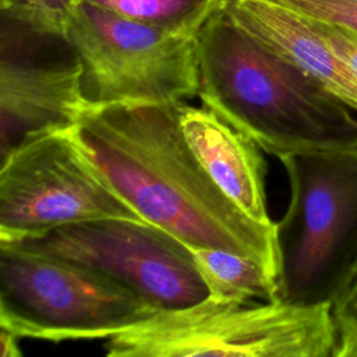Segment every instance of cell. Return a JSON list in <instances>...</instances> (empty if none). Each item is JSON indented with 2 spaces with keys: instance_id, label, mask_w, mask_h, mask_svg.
Listing matches in <instances>:
<instances>
[{
  "instance_id": "1",
  "label": "cell",
  "mask_w": 357,
  "mask_h": 357,
  "mask_svg": "<svg viewBox=\"0 0 357 357\" xmlns=\"http://www.w3.org/2000/svg\"><path fill=\"white\" fill-rule=\"evenodd\" d=\"M180 103L88 106L73 132L96 170L145 222L188 248L251 258L279 283L275 225L248 218L213 183L185 141Z\"/></svg>"
},
{
  "instance_id": "2",
  "label": "cell",
  "mask_w": 357,
  "mask_h": 357,
  "mask_svg": "<svg viewBox=\"0 0 357 357\" xmlns=\"http://www.w3.org/2000/svg\"><path fill=\"white\" fill-rule=\"evenodd\" d=\"M202 106L276 158L357 148L353 109L240 28L226 7L198 36Z\"/></svg>"
},
{
  "instance_id": "3",
  "label": "cell",
  "mask_w": 357,
  "mask_h": 357,
  "mask_svg": "<svg viewBox=\"0 0 357 357\" xmlns=\"http://www.w3.org/2000/svg\"><path fill=\"white\" fill-rule=\"evenodd\" d=\"M279 160L290 201L275 223L278 301L333 307L357 279V148Z\"/></svg>"
},
{
  "instance_id": "4",
  "label": "cell",
  "mask_w": 357,
  "mask_h": 357,
  "mask_svg": "<svg viewBox=\"0 0 357 357\" xmlns=\"http://www.w3.org/2000/svg\"><path fill=\"white\" fill-rule=\"evenodd\" d=\"M331 305L227 301L211 296L158 310L103 343L107 357H335Z\"/></svg>"
},
{
  "instance_id": "5",
  "label": "cell",
  "mask_w": 357,
  "mask_h": 357,
  "mask_svg": "<svg viewBox=\"0 0 357 357\" xmlns=\"http://www.w3.org/2000/svg\"><path fill=\"white\" fill-rule=\"evenodd\" d=\"M155 311L96 271L0 244V328L21 339L106 340Z\"/></svg>"
},
{
  "instance_id": "6",
  "label": "cell",
  "mask_w": 357,
  "mask_h": 357,
  "mask_svg": "<svg viewBox=\"0 0 357 357\" xmlns=\"http://www.w3.org/2000/svg\"><path fill=\"white\" fill-rule=\"evenodd\" d=\"M199 31L134 21L81 1L66 39L82 64L88 106L178 103L198 96Z\"/></svg>"
},
{
  "instance_id": "7",
  "label": "cell",
  "mask_w": 357,
  "mask_h": 357,
  "mask_svg": "<svg viewBox=\"0 0 357 357\" xmlns=\"http://www.w3.org/2000/svg\"><path fill=\"white\" fill-rule=\"evenodd\" d=\"M96 219L145 222L86 158L73 128L35 137L0 160V243Z\"/></svg>"
},
{
  "instance_id": "8",
  "label": "cell",
  "mask_w": 357,
  "mask_h": 357,
  "mask_svg": "<svg viewBox=\"0 0 357 357\" xmlns=\"http://www.w3.org/2000/svg\"><path fill=\"white\" fill-rule=\"evenodd\" d=\"M0 244L96 271L138 294L156 311L187 307L208 297L191 250L146 222L86 220Z\"/></svg>"
},
{
  "instance_id": "9",
  "label": "cell",
  "mask_w": 357,
  "mask_h": 357,
  "mask_svg": "<svg viewBox=\"0 0 357 357\" xmlns=\"http://www.w3.org/2000/svg\"><path fill=\"white\" fill-rule=\"evenodd\" d=\"M86 107L70 42L1 15L0 160L35 137L73 128Z\"/></svg>"
},
{
  "instance_id": "10",
  "label": "cell",
  "mask_w": 357,
  "mask_h": 357,
  "mask_svg": "<svg viewBox=\"0 0 357 357\" xmlns=\"http://www.w3.org/2000/svg\"><path fill=\"white\" fill-rule=\"evenodd\" d=\"M180 126L197 160L222 192L252 220L272 226L266 162L259 145L205 106L180 103Z\"/></svg>"
},
{
  "instance_id": "11",
  "label": "cell",
  "mask_w": 357,
  "mask_h": 357,
  "mask_svg": "<svg viewBox=\"0 0 357 357\" xmlns=\"http://www.w3.org/2000/svg\"><path fill=\"white\" fill-rule=\"evenodd\" d=\"M226 10L240 28L357 112V75L329 47L314 20L273 0H229Z\"/></svg>"
},
{
  "instance_id": "12",
  "label": "cell",
  "mask_w": 357,
  "mask_h": 357,
  "mask_svg": "<svg viewBox=\"0 0 357 357\" xmlns=\"http://www.w3.org/2000/svg\"><path fill=\"white\" fill-rule=\"evenodd\" d=\"M208 296L227 301H278V280L257 261L212 248H190Z\"/></svg>"
},
{
  "instance_id": "13",
  "label": "cell",
  "mask_w": 357,
  "mask_h": 357,
  "mask_svg": "<svg viewBox=\"0 0 357 357\" xmlns=\"http://www.w3.org/2000/svg\"><path fill=\"white\" fill-rule=\"evenodd\" d=\"M126 18L176 31H201L229 0H84Z\"/></svg>"
},
{
  "instance_id": "14",
  "label": "cell",
  "mask_w": 357,
  "mask_h": 357,
  "mask_svg": "<svg viewBox=\"0 0 357 357\" xmlns=\"http://www.w3.org/2000/svg\"><path fill=\"white\" fill-rule=\"evenodd\" d=\"M82 0H0L1 15L50 35H67L71 18Z\"/></svg>"
},
{
  "instance_id": "15",
  "label": "cell",
  "mask_w": 357,
  "mask_h": 357,
  "mask_svg": "<svg viewBox=\"0 0 357 357\" xmlns=\"http://www.w3.org/2000/svg\"><path fill=\"white\" fill-rule=\"evenodd\" d=\"M311 20L357 31V0H273Z\"/></svg>"
},
{
  "instance_id": "16",
  "label": "cell",
  "mask_w": 357,
  "mask_h": 357,
  "mask_svg": "<svg viewBox=\"0 0 357 357\" xmlns=\"http://www.w3.org/2000/svg\"><path fill=\"white\" fill-rule=\"evenodd\" d=\"M332 315L337 336L335 357H357V279L335 303Z\"/></svg>"
},
{
  "instance_id": "17",
  "label": "cell",
  "mask_w": 357,
  "mask_h": 357,
  "mask_svg": "<svg viewBox=\"0 0 357 357\" xmlns=\"http://www.w3.org/2000/svg\"><path fill=\"white\" fill-rule=\"evenodd\" d=\"M315 21V20H314ZM329 47L357 75V31L315 21Z\"/></svg>"
},
{
  "instance_id": "18",
  "label": "cell",
  "mask_w": 357,
  "mask_h": 357,
  "mask_svg": "<svg viewBox=\"0 0 357 357\" xmlns=\"http://www.w3.org/2000/svg\"><path fill=\"white\" fill-rule=\"evenodd\" d=\"M20 339L17 335L0 328V356L1 357H20L22 354L20 349Z\"/></svg>"
}]
</instances>
